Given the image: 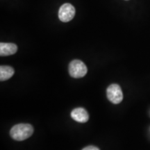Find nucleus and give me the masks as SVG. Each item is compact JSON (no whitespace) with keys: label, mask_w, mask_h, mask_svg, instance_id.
<instances>
[{"label":"nucleus","mask_w":150,"mask_h":150,"mask_svg":"<svg viewBox=\"0 0 150 150\" xmlns=\"http://www.w3.org/2000/svg\"><path fill=\"white\" fill-rule=\"evenodd\" d=\"M88 69L83 62L80 60H74L69 65V73L73 78L83 77L87 74Z\"/></svg>","instance_id":"obj_2"},{"label":"nucleus","mask_w":150,"mask_h":150,"mask_svg":"<svg viewBox=\"0 0 150 150\" xmlns=\"http://www.w3.org/2000/svg\"><path fill=\"white\" fill-rule=\"evenodd\" d=\"M106 94H107L108 100L112 104H119L123 99L122 91L120 86L117 84H111L108 86L106 91Z\"/></svg>","instance_id":"obj_3"},{"label":"nucleus","mask_w":150,"mask_h":150,"mask_svg":"<svg viewBox=\"0 0 150 150\" xmlns=\"http://www.w3.org/2000/svg\"><path fill=\"white\" fill-rule=\"evenodd\" d=\"M14 74V70L12 67L8 65H1L0 67V80H8L12 77Z\"/></svg>","instance_id":"obj_7"},{"label":"nucleus","mask_w":150,"mask_h":150,"mask_svg":"<svg viewBox=\"0 0 150 150\" xmlns=\"http://www.w3.org/2000/svg\"><path fill=\"white\" fill-rule=\"evenodd\" d=\"M82 150H99V149L95 146H88V147L83 148Z\"/></svg>","instance_id":"obj_8"},{"label":"nucleus","mask_w":150,"mask_h":150,"mask_svg":"<svg viewBox=\"0 0 150 150\" xmlns=\"http://www.w3.org/2000/svg\"><path fill=\"white\" fill-rule=\"evenodd\" d=\"M71 117L75 121L81 123H85L89 119L88 112L83 108H75L71 112Z\"/></svg>","instance_id":"obj_5"},{"label":"nucleus","mask_w":150,"mask_h":150,"mask_svg":"<svg viewBox=\"0 0 150 150\" xmlns=\"http://www.w3.org/2000/svg\"><path fill=\"white\" fill-rule=\"evenodd\" d=\"M18 51V47L13 43H0V55L1 56H11Z\"/></svg>","instance_id":"obj_6"},{"label":"nucleus","mask_w":150,"mask_h":150,"mask_svg":"<svg viewBox=\"0 0 150 150\" xmlns=\"http://www.w3.org/2000/svg\"><path fill=\"white\" fill-rule=\"evenodd\" d=\"M33 133V127L29 124H18L11 129L10 135L14 140L22 141L29 137Z\"/></svg>","instance_id":"obj_1"},{"label":"nucleus","mask_w":150,"mask_h":150,"mask_svg":"<svg viewBox=\"0 0 150 150\" xmlns=\"http://www.w3.org/2000/svg\"><path fill=\"white\" fill-rule=\"evenodd\" d=\"M75 8L72 4L66 3L60 7L59 11V18L63 22H67L72 20L75 16Z\"/></svg>","instance_id":"obj_4"}]
</instances>
